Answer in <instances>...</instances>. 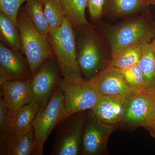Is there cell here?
Wrapping results in <instances>:
<instances>
[{"mask_svg": "<svg viewBox=\"0 0 155 155\" xmlns=\"http://www.w3.org/2000/svg\"><path fill=\"white\" fill-rule=\"evenodd\" d=\"M17 22L22 54L33 76L41 65L54 54L47 37L35 26L23 8L19 10Z\"/></svg>", "mask_w": 155, "mask_h": 155, "instance_id": "obj_1", "label": "cell"}, {"mask_svg": "<svg viewBox=\"0 0 155 155\" xmlns=\"http://www.w3.org/2000/svg\"><path fill=\"white\" fill-rule=\"evenodd\" d=\"M74 28L65 17L61 28L49 32L47 36L64 78L81 76V72L77 63Z\"/></svg>", "mask_w": 155, "mask_h": 155, "instance_id": "obj_2", "label": "cell"}, {"mask_svg": "<svg viewBox=\"0 0 155 155\" xmlns=\"http://www.w3.org/2000/svg\"><path fill=\"white\" fill-rule=\"evenodd\" d=\"M57 86L64 97L66 116L92 110L100 94L90 80L81 76L60 78Z\"/></svg>", "mask_w": 155, "mask_h": 155, "instance_id": "obj_3", "label": "cell"}, {"mask_svg": "<svg viewBox=\"0 0 155 155\" xmlns=\"http://www.w3.org/2000/svg\"><path fill=\"white\" fill-rule=\"evenodd\" d=\"M66 117L64 97L56 86L48 101L41 106L34 121L36 147L33 155H43L46 140L53 130Z\"/></svg>", "mask_w": 155, "mask_h": 155, "instance_id": "obj_4", "label": "cell"}, {"mask_svg": "<svg viewBox=\"0 0 155 155\" xmlns=\"http://www.w3.org/2000/svg\"><path fill=\"white\" fill-rule=\"evenodd\" d=\"M155 35V26L143 17L116 26L109 35L112 58L134 45L152 41Z\"/></svg>", "mask_w": 155, "mask_h": 155, "instance_id": "obj_5", "label": "cell"}, {"mask_svg": "<svg viewBox=\"0 0 155 155\" xmlns=\"http://www.w3.org/2000/svg\"><path fill=\"white\" fill-rule=\"evenodd\" d=\"M83 111L67 116L58 125L52 155H78L81 152L87 116Z\"/></svg>", "mask_w": 155, "mask_h": 155, "instance_id": "obj_6", "label": "cell"}, {"mask_svg": "<svg viewBox=\"0 0 155 155\" xmlns=\"http://www.w3.org/2000/svg\"><path fill=\"white\" fill-rule=\"evenodd\" d=\"M90 25H82L83 33L76 40L77 61L81 72L90 80L101 70L102 50L97 38L89 28Z\"/></svg>", "mask_w": 155, "mask_h": 155, "instance_id": "obj_7", "label": "cell"}, {"mask_svg": "<svg viewBox=\"0 0 155 155\" xmlns=\"http://www.w3.org/2000/svg\"><path fill=\"white\" fill-rule=\"evenodd\" d=\"M155 120V89L137 92L125 100L120 122L144 126Z\"/></svg>", "mask_w": 155, "mask_h": 155, "instance_id": "obj_8", "label": "cell"}, {"mask_svg": "<svg viewBox=\"0 0 155 155\" xmlns=\"http://www.w3.org/2000/svg\"><path fill=\"white\" fill-rule=\"evenodd\" d=\"M61 69L55 56L46 60L31 79V101L38 102L41 106L47 103L61 78Z\"/></svg>", "mask_w": 155, "mask_h": 155, "instance_id": "obj_9", "label": "cell"}, {"mask_svg": "<svg viewBox=\"0 0 155 155\" xmlns=\"http://www.w3.org/2000/svg\"><path fill=\"white\" fill-rule=\"evenodd\" d=\"M114 130L113 125L100 121L91 110L87 116L81 153L84 155L102 154L105 151L108 139Z\"/></svg>", "mask_w": 155, "mask_h": 155, "instance_id": "obj_10", "label": "cell"}, {"mask_svg": "<svg viewBox=\"0 0 155 155\" xmlns=\"http://www.w3.org/2000/svg\"><path fill=\"white\" fill-rule=\"evenodd\" d=\"M22 53L9 48L0 43V83L6 81L29 80L30 67Z\"/></svg>", "mask_w": 155, "mask_h": 155, "instance_id": "obj_11", "label": "cell"}, {"mask_svg": "<svg viewBox=\"0 0 155 155\" xmlns=\"http://www.w3.org/2000/svg\"><path fill=\"white\" fill-rule=\"evenodd\" d=\"M90 80L100 94L119 96L127 99L139 92L128 85L119 69L111 63Z\"/></svg>", "mask_w": 155, "mask_h": 155, "instance_id": "obj_12", "label": "cell"}, {"mask_svg": "<svg viewBox=\"0 0 155 155\" xmlns=\"http://www.w3.org/2000/svg\"><path fill=\"white\" fill-rule=\"evenodd\" d=\"M0 85L1 99L13 114L31 101V79L4 81Z\"/></svg>", "mask_w": 155, "mask_h": 155, "instance_id": "obj_13", "label": "cell"}, {"mask_svg": "<svg viewBox=\"0 0 155 155\" xmlns=\"http://www.w3.org/2000/svg\"><path fill=\"white\" fill-rule=\"evenodd\" d=\"M126 99L119 96L100 94L91 110L100 121L108 125H115L120 122Z\"/></svg>", "mask_w": 155, "mask_h": 155, "instance_id": "obj_14", "label": "cell"}, {"mask_svg": "<svg viewBox=\"0 0 155 155\" xmlns=\"http://www.w3.org/2000/svg\"><path fill=\"white\" fill-rule=\"evenodd\" d=\"M36 147L33 128L22 135H14L0 145L1 155H33Z\"/></svg>", "mask_w": 155, "mask_h": 155, "instance_id": "obj_15", "label": "cell"}, {"mask_svg": "<svg viewBox=\"0 0 155 155\" xmlns=\"http://www.w3.org/2000/svg\"><path fill=\"white\" fill-rule=\"evenodd\" d=\"M40 103L31 101L20 108L13 115L15 135L25 134L33 128V123L40 108Z\"/></svg>", "mask_w": 155, "mask_h": 155, "instance_id": "obj_16", "label": "cell"}, {"mask_svg": "<svg viewBox=\"0 0 155 155\" xmlns=\"http://www.w3.org/2000/svg\"><path fill=\"white\" fill-rule=\"evenodd\" d=\"M142 71L148 91L155 89V52L152 41L142 44L138 63Z\"/></svg>", "mask_w": 155, "mask_h": 155, "instance_id": "obj_17", "label": "cell"}, {"mask_svg": "<svg viewBox=\"0 0 155 155\" xmlns=\"http://www.w3.org/2000/svg\"><path fill=\"white\" fill-rule=\"evenodd\" d=\"M1 40L9 48L22 52L20 34L17 26L5 14L0 11Z\"/></svg>", "mask_w": 155, "mask_h": 155, "instance_id": "obj_18", "label": "cell"}, {"mask_svg": "<svg viewBox=\"0 0 155 155\" xmlns=\"http://www.w3.org/2000/svg\"><path fill=\"white\" fill-rule=\"evenodd\" d=\"M63 10L65 17L74 28L90 25L85 17V9L88 0H58Z\"/></svg>", "mask_w": 155, "mask_h": 155, "instance_id": "obj_19", "label": "cell"}, {"mask_svg": "<svg viewBox=\"0 0 155 155\" xmlns=\"http://www.w3.org/2000/svg\"><path fill=\"white\" fill-rule=\"evenodd\" d=\"M23 9L38 30L47 37L50 28L44 12V0H28Z\"/></svg>", "mask_w": 155, "mask_h": 155, "instance_id": "obj_20", "label": "cell"}, {"mask_svg": "<svg viewBox=\"0 0 155 155\" xmlns=\"http://www.w3.org/2000/svg\"><path fill=\"white\" fill-rule=\"evenodd\" d=\"M44 12L49 26L50 32L61 28L65 16L58 0H44Z\"/></svg>", "mask_w": 155, "mask_h": 155, "instance_id": "obj_21", "label": "cell"}, {"mask_svg": "<svg viewBox=\"0 0 155 155\" xmlns=\"http://www.w3.org/2000/svg\"><path fill=\"white\" fill-rule=\"evenodd\" d=\"M110 14L122 17L136 12L144 5L143 0H107Z\"/></svg>", "mask_w": 155, "mask_h": 155, "instance_id": "obj_22", "label": "cell"}, {"mask_svg": "<svg viewBox=\"0 0 155 155\" xmlns=\"http://www.w3.org/2000/svg\"><path fill=\"white\" fill-rule=\"evenodd\" d=\"M142 44L134 45L124 50L113 59L111 64L119 69L132 67L138 64L141 57Z\"/></svg>", "mask_w": 155, "mask_h": 155, "instance_id": "obj_23", "label": "cell"}, {"mask_svg": "<svg viewBox=\"0 0 155 155\" xmlns=\"http://www.w3.org/2000/svg\"><path fill=\"white\" fill-rule=\"evenodd\" d=\"M119 70L125 81L134 90L136 91H148L142 71L138 64Z\"/></svg>", "mask_w": 155, "mask_h": 155, "instance_id": "obj_24", "label": "cell"}, {"mask_svg": "<svg viewBox=\"0 0 155 155\" xmlns=\"http://www.w3.org/2000/svg\"><path fill=\"white\" fill-rule=\"evenodd\" d=\"M14 114L6 107L0 99V145L15 135L13 126Z\"/></svg>", "mask_w": 155, "mask_h": 155, "instance_id": "obj_25", "label": "cell"}, {"mask_svg": "<svg viewBox=\"0 0 155 155\" xmlns=\"http://www.w3.org/2000/svg\"><path fill=\"white\" fill-rule=\"evenodd\" d=\"M28 0H0V11L5 14L17 26V17L21 5Z\"/></svg>", "mask_w": 155, "mask_h": 155, "instance_id": "obj_26", "label": "cell"}, {"mask_svg": "<svg viewBox=\"0 0 155 155\" xmlns=\"http://www.w3.org/2000/svg\"><path fill=\"white\" fill-rule=\"evenodd\" d=\"M106 0H88L87 6L91 18L93 20L100 19L102 15Z\"/></svg>", "mask_w": 155, "mask_h": 155, "instance_id": "obj_27", "label": "cell"}, {"mask_svg": "<svg viewBox=\"0 0 155 155\" xmlns=\"http://www.w3.org/2000/svg\"><path fill=\"white\" fill-rule=\"evenodd\" d=\"M145 127H147L149 129H150L151 132L153 133L155 136V120L152 122H150L149 124L147 125Z\"/></svg>", "mask_w": 155, "mask_h": 155, "instance_id": "obj_28", "label": "cell"}, {"mask_svg": "<svg viewBox=\"0 0 155 155\" xmlns=\"http://www.w3.org/2000/svg\"><path fill=\"white\" fill-rule=\"evenodd\" d=\"M144 5L155 4V0H143Z\"/></svg>", "mask_w": 155, "mask_h": 155, "instance_id": "obj_29", "label": "cell"}, {"mask_svg": "<svg viewBox=\"0 0 155 155\" xmlns=\"http://www.w3.org/2000/svg\"><path fill=\"white\" fill-rule=\"evenodd\" d=\"M152 43L155 52V35L154 37L153 38V40L152 41Z\"/></svg>", "mask_w": 155, "mask_h": 155, "instance_id": "obj_30", "label": "cell"}, {"mask_svg": "<svg viewBox=\"0 0 155 155\" xmlns=\"http://www.w3.org/2000/svg\"></svg>", "mask_w": 155, "mask_h": 155, "instance_id": "obj_31", "label": "cell"}]
</instances>
